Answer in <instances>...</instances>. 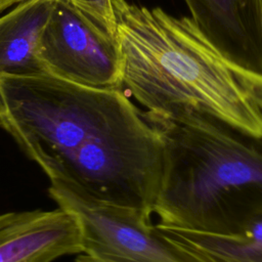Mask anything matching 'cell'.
I'll return each instance as SVG.
<instances>
[{
    "mask_svg": "<svg viewBox=\"0 0 262 262\" xmlns=\"http://www.w3.org/2000/svg\"><path fill=\"white\" fill-rule=\"evenodd\" d=\"M37 57L46 74L84 86L121 89L117 38L68 0H53Z\"/></svg>",
    "mask_w": 262,
    "mask_h": 262,
    "instance_id": "obj_5",
    "label": "cell"
},
{
    "mask_svg": "<svg viewBox=\"0 0 262 262\" xmlns=\"http://www.w3.org/2000/svg\"><path fill=\"white\" fill-rule=\"evenodd\" d=\"M76 262H94V261L84 254H79V256L76 259Z\"/></svg>",
    "mask_w": 262,
    "mask_h": 262,
    "instance_id": "obj_12",
    "label": "cell"
},
{
    "mask_svg": "<svg viewBox=\"0 0 262 262\" xmlns=\"http://www.w3.org/2000/svg\"><path fill=\"white\" fill-rule=\"evenodd\" d=\"M52 5L53 0H25L0 16V73L46 74L37 47Z\"/></svg>",
    "mask_w": 262,
    "mask_h": 262,
    "instance_id": "obj_8",
    "label": "cell"
},
{
    "mask_svg": "<svg viewBox=\"0 0 262 262\" xmlns=\"http://www.w3.org/2000/svg\"><path fill=\"white\" fill-rule=\"evenodd\" d=\"M25 0H0V12L4 11L5 9L11 7L14 4H18Z\"/></svg>",
    "mask_w": 262,
    "mask_h": 262,
    "instance_id": "obj_11",
    "label": "cell"
},
{
    "mask_svg": "<svg viewBox=\"0 0 262 262\" xmlns=\"http://www.w3.org/2000/svg\"><path fill=\"white\" fill-rule=\"evenodd\" d=\"M261 3H262V0H261Z\"/></svg>",
    "mask_w": 262,
    "mask_h": 262,
    "instance_id": "obj_13",
    "label": "cell"
},
{
    "mask_svg": "<svg viewBox=\"0 0 262 262\" xmlns=\"http://www.w3.org/2000/svg\"><path fill=\"white\" fill-rule=\"evenodd\" d=\"M203 34L237 66L262 74L261 0H184Z\"/></svg>",
    "mask_w": 262,
    "mask_h": 262,
    "instance_id": "obj_7",
    "label": "cell"
},
{
    "mask_svg": "<svg viewBox=\"0 0 262 262\" xmlns=\"http://www.w3.org/2000/svg\"><path fill=\"white\" fill-rule=\"evenodd\" d=\"M49 194L80 226L82 253L94 262H205L158 232L137 214L94 202L58 182Z\"/></svg>",
    "mask_w": 262,
    "mask_h": 262,
    "instance_id": "obj_4",
    "label": "cell"
},
{
    "mask_svg": "<svg viewBox=\"0 0 262 262\" xmlns=\"http://www.w3.org/2000/svg\"><path fill=\"white\" fill-rule=\"evenodd\" d=\"M0 128L50 182L97 203L139 211L158 192L160 137L122 89L0 73Z\"/></svg>",
    "mask_w": 262,
    "mask_h": 262,
    "instance_id": "obj_1",
    "label": "cell"
},
{
    "mask_svg": "<svg viewBox=\"0 0 262 262\" xmlns=\"http://www.w3.org/2000/svg\"><path fill=\"white\" fill-rule=\"evenodd\" d=\"M82 251L79 223L67 210L0 215V262H52Z\"/></svg>",
    "mask_w": 262,
    "mask_h": 262,
    "instance_id": "obj_6",
    "label": "cell"
},
{
    "mask_svg": "<svg viewBox=\"0 0 262 262\" xmlns=\"http://www.w3.org/2000/svg\"><path fill=\"white\" fill-rule=\"evenodd\" d=\"M121 89L146 112L198 114L262 138V74L225 57L191 17L113 0Z\"/></svg>",
    "mask_w": 262,
    "mask_h": 262,
    "instance_id": "obj_2",
    "label": "cell"
},
{
    "mask_svg": "<svg viewBox=\"0 0 262 262\" xmlns=\"http://www.w3.org/2000/svg\"><path fill=\"white\" fill-rule=\"evenodd\" d=\"M81 9L110 35L116 37L117 27L113 0H68ZM117 38V37H116Z\"/></svg>",
    "mask_w": 262,
    "mask_h": 262,
    "instance_id": "obj_10",
    "label": "cell"
},
{
    "mask_svg": "<svg viewBox=\"0 0 262 262\" xmlns=\"http://www.w3.org/2000/svg\"><path fill=\"white\" fill-rule=\"evenodd\" d=\"M154 225L166 239L205 262H262V210L229 234Z\"/></svg>",
    "mask_w": 262,
    "mask_h": 262,
    "instance_id": "obj_9",
    "label": "cell"
},
{
    "mask_svg": "<svg viewBox=\"0 0 262 262\" xmlns=\"http://www.w3.org/2000/svg\"><path fill=\"white\" fill-rule=\"evenodd\" d=\"M143 115L163 147L158 223L229 234L262 210V151L202 115Z\"/></svg>",
    "mask_w": 262,
    "mask_h": 262,
    "instance_id": "obj_3",
    "label": "cell"
}]
</instances>
